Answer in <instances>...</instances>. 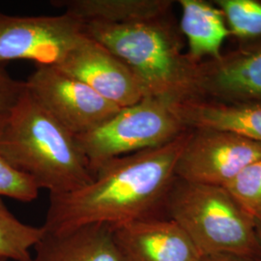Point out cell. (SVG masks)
<instances>
[{
  "instance_id": "14",
  "label": "cell",
  "mask_w": 261,
  "mask_h": 261,
  "mask_svg": "<svg viewBox=\"0 0 261 261\" xmlns=\"http://www.w3.org/2000/svg\"><path fill=\"white\" fill-rule=\"evenodd\" d=\"M50 3L83 23L122 24L168 17L172 2L166 0H55Z\"/></svg>"
},
{
  "instance_id": "11",
  "label": "cell",
  "mask_w": 261,
  "mask_h": 261,
  "mask_svg": "<svg viewBox=\"0 0 261 261\" xmlns=\"http://www.w3.org/2000/svg\"><path fill=\"white\" fill-rule=\"evenodd\" d=\"M25 261H128L109 224H89L47 231Z\"/></svg>"
},
{
  "instance_id": "15",
  "label": "cell",
  "mask_w": 261,
  "mask_h": 261,
  "mask_svg": "<svg viewBox=\"0 0 261 261\" xmlns=\"http://www.w3.org/2000/svg\"><path fill=\"white\" fill-rule=\"evenodd\" d=\"M182 16L180 30L188 41L189 57L198 62L204 56L220 60L224 40L230 34L220 9L201 0L179 1Z\"/></svg>"
},
{
  "instance_id": "21",
  "label": "cell",
  "mask_w": 261,
  "mask_h": 261,
  "mask_svg": "<svg viewBox=\"0 0 261 261\" xmlns=\"http://www.w3.org/2000/svg\"><path fill=\"white\" fill-rule=\"evenodd\" d=\"M200 261H261V256H243L233 254L203 255Z\"/></svg>"
},
{
  "instance_id": "23",
  "label": "cell",
  "mask_w": 261,
  "mask_h": 261,
  "mask_svg": "<svg viewBox=\"0 0 261 261\" xmlns=\"http://www.w3.org/2000/svg\"><path fill=\"white\" fill-rule=\"evenodd\" d=\"M0 261H7L6 259H3V258H0Z\"/></svg>"
},
{
  "instance_id": "8",
  "label": "cell",
  "mask_w": 261,
  "mask_h": 261,
  "mask_svg": "<svg viewBox=\"0 0 261 261\" xmlns=\"http://www.w3.org/2000/svg\"><path fill=\"white\" fill-rule=\"evenodd\" d=\"M260 158V143L228 132L192 130L178 160L176 177L224 188L243 168Z\"/></svg>"
},
{
  "instance_id": "16",
  "label": "cell",
  "mask_w": 261,
  "mask_h": 261,
  "mask_svg": "<svg viewBox=\"0 0 261 261\" xmlns=\"http://www.w3.org/2000/svg\"><path fill=\"white\" fill-rule=\"evenodd\" d=\"M45 232L44 226H33L20 222L0 197V258L28 260Z\"/></svg>"
},
{
  "instance_id": "2",
  "label": "cell",
  "mask_w": 261,
  "mask_h": 261,
  "mask_svg": "<svg viewBox=\"0 0 261 261\" xmlns=\"http://www.w3.org/2000/svg\"><path fill=\"white\" fill-rule=\"evenodd\" d=\"M84 32L130 67L145 97L180 103L199 100L204 92L202 66L183 54L180 34L168 17L122 24L88 22Z\"/></svg>"
},
{
  "instance_id": "13",
  "label": "cell",
  "mask_w": 261,
  "mask_h": 261,
  "mask_svg": "<svg viewBox=\"0 0 261 261\" xmlns=\"http://www.w3.org/2000/svg\"><path fill=\"white\" fill-rule=\"evenodd\" d=\"M203 91L235 99H261V46L202 66Z\"/></svg>"
},
{
  "instance_id": "5",
  "label": "cell",
  "mask_w": 261,
  "mask_h": 261,
  "mask_svg": "<svg viewBox=\"0 0 261 261\" xmlns=\"http://www.w3.org/2000/svg\"><path fill=\"white\" fill-rule=\"evenodd\" d=\"M188 130L172 103L144 97L75 139L94 175L97 168L112 159L160 147Z\"/></svg>"
},
{
  "instance_id": "3",
  "label": "cell",
  "mask_w": 261,
  "mask_h": 261,
  "mask_svg": "<svg viewBox=\"0 0 261 261\" xmlns=\"http://www.w3.org/2000/svg\"><path fill=\"white\" fill-rule=\"evenodd\" d=\"M0 155L49 195L73 192L93 180L75 136L34 100L27 86L0 136Z\"/></svg>"
},
{
  "instance_id": "4",
  "label": "cell",
  "mask_w": 261,
  "mask_h": 261,
  "mask_svg": "<svg viewBox=\"0 0 261 261\" xmlns=\"http://www.w3.org/2000/svg\"><path fill=\"white\" fill-rule=\"evenodd\" d=\"M166 215L184 229L202 256H261L253 220L223 187L176 177L168 194Z\"/></svg>"
},
{
  "instance_id": "12",
  "label": "cell",
  "mask_w": 261,
  "mask_h": 261,
  "mask_svg": "<svg viewBox=\"0 0 261 261\" xmlns=\"http://www.w3.org/2000/svg\"><path fill=\"white\" fill-rule=\"evenodd\" d=\"M172 106L190 130L228 132L261 144V103H207L193 100Z\"/></svg>"
},
{
  "instance_id": "18",
  "label": "cell",
  "mask_w": 261,
  "mask_h": 261,
  "mask_svg": "<svg viewBox=\"0 0 261 261\" xmlns=\"http://www.w3.org/2000/svg\"><path fill=\"white\" fill-rule=\"evenodd\" d=\"M229 31L237 37L252 38L261 35V4L253 0L217 1Z\"/></svg>"
},
{
  "instance_id": "22",
  "label": "cell",
  "mask_w": 261,
  "mask_h": 261,
  "mask_svg": "<svg viewBox=\"0 0 261 261\" xmlns=\"http://www.w3.org/2000/svg\"><path fill=\"white\" fill-rule=\"evenodd\" d=\"M253 224H254L255 233H256V236H257V240L259 242L261 249V209L253 217Z\"/></svg>"
},
{
  "instance_id": "10",
  "label": "cell",
  "mask_w": 261,
  "mask_h": 261,
  "mask_svg": "<svg viewBox=\"0 0 261 261\" xmlns=\"http://www.w3.org/2000/svg\"><path fill=\"white\" fill-rule=\"evenodd\" d=\"M112 227L128 261H200L202 257L184 229L168 217Z\"/></svg>"
},
{
  "instance_id": "17",
  "label": "cell",
  "mask_w": 261,
  "mask_h": 261,
  "mask_svg": "<svg viewBox=\"0 0 261 261\" xmlns=\"http://www.w3.org/2000/svg\"><path fill=\"white\" fill-rule=\"evenodd\" d=\"M224 188L253 220L261 209V158L243 168Z\"/></svg>"
},
{
  "instance_id": "7",
  "label": "cell",
  "mask_w": 261,
  "mask_h": 261,
  "mask_svg": "<svg viewBox=\"0 0 261 261\" xmlns=\"http://www.w3.org/2000/svg\"><path fill=\"white\" fill-rule=\"evenodd\" d=\"M84 35V23L67 13L36 17L0 13V65L12 60L57 65Z\"/></svg>"
},
{
  "instance_id": "20",
  "label": "cell",
  "mask_w": 261,
  "mask_h": 261,
  "mask_svg": "<svg viewBox=\"0 0 261 261\" xmlns=\"http://www.w3.org/2000/svg\"><path fill=\"white\" fill-rule=\"evenodd\" d=\"M24 90L25 83L14 79L4 65H0V136Z\"/></svg>"
},
{
  "instance_id": "1",
  "label": "cell",
  "mask_w": 261,
  "mask_h": 261,
  "mask_svg": "<svg viewBox=\"0 0 261 261\" xmlns=\"http://www.w3.org/2000/svg\"><path fill=\"white\" fill-rule=\"evenodd\" d=\"M191 134L188 130L160 147L112 159L95 170L87 185L49 195L44 228L59 232L89 224L117 226L167 217L178 160Z\"/></svg>"
},
{
  "instance_id": "6",
  "label": "cell",
  "mask_w": 261,
  "mask_h": 261,
  "mask_svg": "<svg viewBox=\"0 0 261 261\" xmlns=\"http://www.w3.org/2000/svg\"><path fill=\"white\" fill-rule=\"evenodd\" d=\"M25 86L34 100L74 136L95 130L122 109L55 65H37Z\"/></svg>"
},
{
  "instance_id": "19",
  "label": "cell",
  "mask_w": 261,
  "mask_h": 261,
  "mask_svg": "<svg viewBox=\"0 0 261 261\" xmlns=\"http://www.w3.org/2000/svg\"><path fill=\"white\" fill-rule=\"evenodd\" d=\"M40 189L31 178L13 168L0 155V196L21 202H31L39 196Z\"/></svg>"
},
{
  "instance_id": "9",
  "label": "cell",
  "mask_w": 261,
  "mask_h": 261,
  "mask_svg": "<svg viewBox=\"0 0 261 261\" xmlns=\"http://www.w3.org/2000/svg\"><path fill=\"white\" fill-rule=\"evenodd\" d=\"M55 66L120 108L139 103L145 97L130 67L85 34Z\"/></svg>"
}]
</instances>
